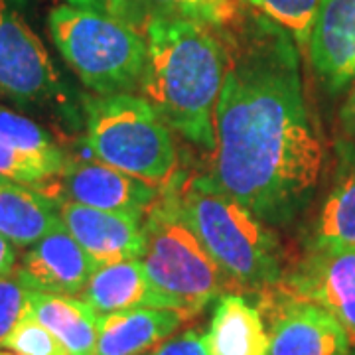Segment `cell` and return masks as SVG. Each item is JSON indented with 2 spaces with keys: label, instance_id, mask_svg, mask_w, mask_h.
I'll return each mask as SVG.
<instances>
[{
  "label": "cell",
  "instance_id": "8fae6325",
  "mask_svg": "<svg viewBox=\"0 0 355 355\" xmlns=\"http://www.w3.org/2000/svg\"><path fill=\"white\" fill-rule=\"evenodd\" d=\"M97 266L64 223H60L30 247L14 272L32 291L77 296L87 286Z\"/></svg>",
  "mask_w": 355,
  "mask_h": 355
},
{
  "label": "cell",
  "instance_id": "5b68a950",
  "mask_svg": "<svg viewBox=\"0 0 355 355\" xmlns=\"http://www.w3.org/2000/svg\"><path fill=\"white\" fill-rule=\"evenodd\" d=\"M48 26L67 65L97 95H119L140 89L146 65V42L139 28L113 14L77 8H53Z\"/></svg>",
  "mask_w": 355,
  "mask_h": 355
},
{
  "label": "cell",
  "instance_id": "7402d4cb",
  "mask_svg": "<svg viewBox=\"0 0 355 355\" xmlns=\"http://www.w3.org/2000/svg\"><path fill=\"white\" fill-rule=\"evenodd\" d=\"M245 8H251L272 24L288 32L300 50L308 48L312 26L320 0H241Z\"/></svg>",
  "mask_w": 355,
  "mask_h": 355
},
{
  "label": "cell",
  "instance_id": "277c9868",
  "mask_svg": "<svg viewBox=\"0 0 355 355\" xmlns=\"http://www.w3.org/2000/svg\"><path fill=\"white\" fill-rule=\"evenodd\" d=\"M142 227L144 253L140 263L170 308L191 318L235 291L193 229L178 214L166 190L146 211Z\"/></svg>",
  "mask_w": 355,
  "mask_h": 355
},
{
  "label": "cell",
  "instance_id": "d6986e66",
  "mask_svg": "<svg viewBox=\"0 0 355 355\" xmlns=\"http://www.w3.org/2000/svg\"><path fill=\"white\" fill-rule=\"evenodd\" d=\"M60 223V207L46 193L0 178V235L14 247H32Z\"/></svg>",
  "mask_w": 355,
  "mask_h": 355
},
{
  "label": "cell",
  "instance_id": "484cf974",
  "mask_svg": "<svg viewBox=\"0 0 355 355\" xmlns=\"http://www.w3.org/2000/svg\"><path fill=\"white\" fill-rule=\"evenodd\" d=\"M148 355H207V349L203 334L198 330H186L158 343Z\"/></svg>",
  "mask_w": 355,
  "mask_h": 355
},
{
  "label": "cell",
  "instance_id": "ac0fdd59",
  "mask_svg": "<svg viewBox=\"0 0 355 355\" xmlns=\"http://www.w3.org/2000/svg\"><path fill=\"white\" fill-rule=\"evenodd\" d=\"M30 312L62 342L67 355H97L99 314L81 298L32 291Z\"/></svg>",
  "mask_w": 355,
  "mask_h": 355
},
{
  "label": "cell",
  "instance_id": "9a60e30c",
  "mask_svg": "<svg viewBox=\"0 0 355 355\" xmlns=\"http://www.w3.org/2000/svg\"><path fill=\"white\" fill-rule=\"evenodd\" d=\"M79 296L97 314L135 308H170L168 300L153 286L140 259L97 266Z\"/></svg>",
  "mask_w": 355,
  "mask_h": 355
},
{
  "label": "cell",
  "instance_id": "4dcf8cb0",
  "mask_svg": "<svg viewBox=\"0 0 355 355\" xmlns=\"http://www.w3.org/2000/svg\"><path fill=\"white\" fill-rule=\"evenodd\" d=\"M347 355H355V349H349V354Z\"/></svg>",
  "mask_w": 355,
  "mask_h": 355
},
{
  "label": "cell",
  "instance_id": "7c38bea8",
  "mask_svg": "<svg viewBox=\"0 0 355 355\" xmlns=\"http://www.w3.org/2000/svg\"><path fill=\"white\" fill-rule=\"evenodd\" d=\"M60 217L71 237L99 266L140 259L144 253V227L139 217L69 200L60 205Z\"/></svg>",
  "mask_w": 355,
  "mask_h": 355
},
{
  "label": "cell",
  "instance_id": "cb8c5ba5",
  "mask_svg": "<svg viewBox=\"0 0 355 355\" xmlns=\"http://www.w3.org/2000/svg\"><path fill=\"white\" fill-rule=\"evenodd\" d=\"M32 288L16 272L0 279V347L30 310Z\"/></svg>",
  "mask_w": 355,
  "mask_h": 355
},
{
  "label": "cell",
  "instance_id": "ba28073f",
  "mask_svg": "<svg viewBox=\"0 0 355 355\" xmlns=\"http://www.w3.org/2000/svg\"><path fill=\"white\" fill-rule=\"evenodd\" d=\"M277 286L330 312L355 345V247H308Z\"/></svg>",
  "mask_w": 355,
  "mask_h": 355
},
{
  "label": "cell",
  "instance_id": "44dd1931",
  "mask_svg": "<svg viewBox=\"0 0 355 355\" xmlns=\"http://www.w3.org/2000/svg\"><path fill=\"white\" fill-rule=\"evenodd\" d=\"M0 140L10 144L20 153L44 160L58 174L64 170V153L58 148V144L48 135V130H44L34 121L14 113L6 107H0Z\"/></svg>",
  "mask_w": 355,
  "mask_h": 355
},
{
  "label": "cell",
  "instance_id": "7a4b0ae2",
  "mask_svg": "<svg viewBox=\"0 0 355 355\" xmlns=\"http://www.w3.org/2000/svg\"><path fill=\"white\" fill-rule=\"evenodd\" d=\"M144 99L170 128L214 150V114L227 69V50L214 26L153 16L142 24Z\"/></svg>",
  "mask_w": 355,
  "mask_h": 355
},
{
  "label": "cell",
  "instance_id": "f546056e",
  "mask_svg": "<svg viewBox=\"0 0 355 355\" xmlns=\"http://www.w3.org/2000/svg\"><path fill=\"white\" fill-rule=\"evenodd\" d=\"M0 355H16V354H8V352H0Z\"/></svg>",
  "mask_w": 355,
  "mask_h": 355
},
{
  "label": "cell",
  "instance_id": "9c48e42d",
  "mask_svg": "<svg viewBox=\"0 0 355 355\" xmlns=\"http://www.w3.org/2000/svg\"><path fill=\"white\" fill-rule=\"evenodd\" d=\"M0 95L22 105L60 95L50 53L10 0H0Z\"/></svg>",
  "mask_w": 355,
  "mask_h": 355
},
{
  "label": "cell",
  "instance_id": "4316f807",
  "mask_svg": "<svg viewBox=\"0 0 355 355\" xmlns=\"http://www.w3.org/2000/svg\"><path fill=\"white\" fill-rule=\"evenodd\" d=\"M338 119H340V130H342L343 139H355V79L347 93V99L340 109Z\"/></svg>",
  "mask_w": 355,
  "mask_h": 355
},
{
  "label": "cell",
  "instance_id": "52a82bcc",
  "mask_svg": "<svg viewBox=\"0 0 355 355\" xmlns=\"http://www.w3.org/2000/svg\"><path fill=\"white\" fill-rule=\"evenodd\" d=\"M259 310L268 322V355H347L352 349L347 331L330 312L279 286L263 292Z\"/></svg>",
  "mask_w": 355,
  "mask_h": 355
},
{
  "label": "cell",
  "instance_id": "2e32d148",
  "mask_svg": "<svg viewBox=\"0 0 355 355\" xmlns=\"http://www.w3.org/2000/svg\"><path fill=\"white\" fill-rule=\"evenodd\" d=\"M203 342L207 355H268L265 318L239 292L217 300Z\"/></svg>",
  "mask_w": 355,
  "mask_h": 355
},
{
  "label": "cell",
  "instance_id": "83f0119b",
  "mask_svg": "<svg viewBox=\"0 0 355 355\" xmlns=\"http://www.w3.org/2000/svg\"><path fill=\"white\" fill-rule=\"evenodd\" d=\"M16 268V249L8 239L0 235V279L8 277Z\"/></svg>",
  "mask_w": 355,
  "mask_h": 355
},
{
  "label": "cell",
  "instance_id": "3957f363",
  "mask_svg": "<svg viewBox=\"0 0 355 355\" xmlns=\"http://www.w3.org/2000/svg\"><path fill=\"white\" fill-rule=\"evenodd\" d=\"M164 190L235 291L263 294L279 284L284 270L275 231L209 174H176Z\"/></svg>",
  "mask_w": 355,
  "mask_h": 355
},
{
  "label": "cell",
  "instance_id": "d4e9b609",
  "mask_svg": "<svg viewBox=\"0 0 355 355\" xmlns=\"http://www.w3.org/2000/svg\"><path fill=\"white\" fill-rule=\"evenodd\" d=\"M58 172L36 156L20 153L0 140V178L20 184H38Z\"/></svg>",
  "mask_w": 355,
  "mask_h": 355
},
{
  "label": "cell",
  "instance_id": "5bb4252c",
  "mask_svg": "<svg viewBox=\"0 0 355 355\" xmlns=\"http://www.w3.org/2000/svg\"><path fill=\"white\" fill-rule=\"evenodd\" d=\"M188 318L174 308L99 314L97 355H142L168 340Z\"/></svg>",
  "mask_w": 355,
  "mask_h": 355
},
{
  "label": "cell",
  "instance_id": "4fadbf2b",
  "mask_svg": "<svg viewBox=\"0 0 355 355\" xmlns=\"http://www.w3.org/2000/svg\"><path fill=\"white\" fill-rule=\"evenodd\" d=\"M312 67L331 93L355 79V0H320L308 42Z\"/></svg>",
  "mask_w": 355,
  "mask_h": 355
},
{
  "label": "cell",
  "instance_id": "f1b7e54d",
  "mask_svg": "<svg viewBox=\"0 0 355 355\" xmlns=\"http://www.w3.org/2000/svg\"><path fill=\"white\" fill-rule=\"evenodd\" d=\"M65 2L71 6H77V8L99 10V12H107V8H109V0H65Z\"/></svg>",
  "mask_w": 355,
  "mask_h": 355
},
{
  "label": "cell",
  "instance_id": "8992f818",
  "mask_svg": "<svg viewBox=\"0 0 355 355\" xmlns=\"http://www.w3.org/2000/svg\"><path fill=\"white\" fill-rule=\"evenodd\" d=\"M87 146L97 160L162 188L174 180L178 154L170 127L132 93L85 99Z\"/></svg>",
  "mask_w": 355,
  "mask_h": 355
},
{
  "label": "cell",
  "instance_id": "30bf717a",
  "mask_svg": "<svg viewBox=\"0 0 355 355\" xmlns=\"http://www.w3.org/2000/svg\"><path fill=\"white\" fill-rule=\"evenodd\" d=\"M60 176V186L69 202L139 219H144L146 211L160 196V188L128 176L101 160L65 162Z\"/></svg>",
  "mask_w": 355,
  "mask_h": 355
},
{
  "label": "cell",
  "instance_id": "e0dca14e",
  "mask_svg": "<svg viewBox=\"0 0 355 355\" xmlns=\"http://www.w3.org/2000/svg\"><path fill=\"white\" fill-rule=\"evenodd\" d=\"M355 247V139L336 142L334 182L320 207L308 247Z\"/></svg>",
  "mask_w": 355,
  "mask_h": 355
},
{
  "label": "cell",
  "instance_id": "ffe728a7",
  "mask_svg": "<svg viewBox=\"0 0 355 355\" xmlns=\"http://www.w3.org/2000/svg\"><path fill=\"white\" fill-rule=\"evenodd\" d=\"M107 12L137 28L153 16L184 18L214 28L231 24L237 14V0H109Z\"/></svg>",
  "mask_w": 355,
  "mask_h": 355
},
{
  "label": "cell",
  "instance_id": "6da1fadb",
  "mask_svg": "<svg viewBox=\"0 0 355 355\" xmlns=\"http://www.w3.org/2000/svg\"><path fill=\"white\" fill-rule=\"evenodd\" d=\"M217 30L227 69L209 176L266 225H284L308 205L326 162L306 105L300 48L251 8Z\"/></svg>",
  "mask_w": 355,
  "mask_h": 355
},
{
  "label": "cell",
  "instance_id": "603a6c76",
  "mask_svg": "<svg viewBox=\"0 0 355 355\" xmlns=\"http://www.w3.org/2000/svg\"><path fill=\"white\" fill-rule=\"evenodd\" d=\"M2 347L16 355H67L62 342L28 310Z\"/></svg>",
  "mask_w": 355,
  "mask_h": 355
}]
</instances>
